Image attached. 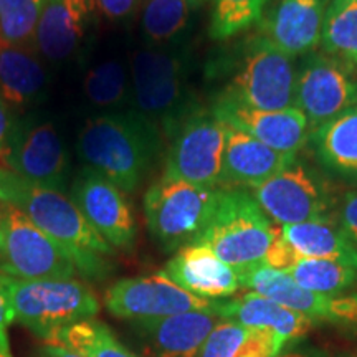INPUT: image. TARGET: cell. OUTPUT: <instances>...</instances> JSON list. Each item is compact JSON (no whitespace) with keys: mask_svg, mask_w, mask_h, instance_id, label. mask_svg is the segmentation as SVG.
Segmentation results:
<instances>
[{"mask_svg":"<svg viewBox=\"0 0 357 357\" xmlns=\"http://www.w3.org/2000/svg\"><path fill=\"white\" fill-rule=\"evenodd\" d=\"M77 153L84 166L132 194L166 154V139L155 124L134 109L109 111L83 124Z\"/></svg>","mask_w":357,"mask_h":357,"instance_id":"obj_1","label":"cell"},{"mask_svg":"<svg viewBox=\"0 0 357 357\" xmlns=\"http://www.w3.org/2000/svg\"><path fill=\"white\" fill-rule=\"evenodd\" d=\"M329 0H273L258 32L294 58L316 50Z\"/></svg>","mask_w":357,"mask_h":357,"instance_id":"obj_19","label":"cell"},{"mask_svg":"<svg viewBox=\"0 0 357 357\" xmlns=\"http://www.w3.org/2000/svg\"><path fill=\"white\" fill-rule=\"evenodd\" d=\"M0 271L19 280H71L77 266L65 250L15 208L0 202Z\"/></svg>","mask_w":357,"mask_h":357,"instance_id":"obj_10","label":"cell"},{"mask_svg":"<svg viewBox=\"0 0 357 357\" xmlns=\"http://www.w3.org/2000/svg\"><path fill=\"white\" fill-rule=\"evenodd\" d=\"M288 275L301 288L323 294H344L357 284V268L331 260L301 258Z\"/></svg>","mask_w":357,"mask_h":357,"instance_id":"obj_32","label":"cell"},{"mask_svg":"<svg viewBox=\"0 0 357 357\" xmlns=\"http://www.w3.org/2000/svg\"><path fill=\"white\" fill-rule=\"evenodd\" d=\"M194 2H197V3H199V6H202V3L205 2V0H194Z\"/></svg>","mask_w":357,"mask_h":357,"instance_id":"obj_42","label":"cell"},{"mask_svg":"<svg viewBox=\"0 0 357 357\" xmlns=\"http://www.w3.org/2000/svg\"><path fill=\"white\" fill-rule=\"evenodd\" d=\"M319 45L326 55L357 68V0H329Z\"/></svg>","mask_w":357,"mask_h":357,"instance_id":"obj_29","label":"cell"},{"mask_svg":"<svg viewBox=\"0 0 357 357\" xmlns=\"http://www.w3.org/2000/svg\"><path fill=\"white\" fill-rule=\"evenodd\" d=\"M337 225L357 250V187L342 195L337 207Z\"/></svg>","mask_w":357,"mask_h":357,"instance_id":"obj_36","label":"cell"},{"mask_svg":"<svg viewBox=\"0 0 357 357\" xmlns=\"http://www.w3.org/2000/svg\"><path fill=\"white\" fill-rule=\"evenodd\" d=\"M47 0H0V40L33 48L35 30Z\"/></svg>","mask_w":357,"mask_h":357,"instance_id":"obj_33","label":"cell"},{"mask_svg":"<svg viewBox=\"0 0 357 357\" xmlns=\"http://www.w3.org/2000/svg\"><path fill=\"white\" fill-rule=\"evenodd\" d=\"M2 273V271H0ZM13 321V312L12 307L8 305V300L3 293L2 287H0V352H10L8 347V336H7V328Z\"/></svg>","mask_w":357,"mask_h":357,"instance_id":"obj_37","label":"cell"},{"mask_svg":"<svg viewBox=\"0 0 357 357\" xmlns=\"http://www.w3.org/2000/svg\"><path fill=\"white\" fill-rule=\"evenodd\" d=\"M211 109L223 124L250 134L281 154H301L310 141V124L296 106L284 109H260L243 102L215 98Z\"/></svg>","mask_w":357,"mask_h":357,"instance_id":"obj_16","label":"cell"},{"mask_svg":"<svg viewBox=\"0 0 357 357\" xmlns=\"http://www.w3.org/2000/svg\"><path fill=\"white\" fill-rule=\"evenodd\" d=\"M278 357H336V356H331L329 352L318 349V347L296 346V347H293V349L281 352Z\"/></svg>","mask_w":357,"mask_h":357,"instance_id":"obj_40","label":"cell"},{"mask_svg":"<svg viewBox=\"0 0 357 357\" xmlns=\"http://www.w3.org/2000/svg\"><path fill=\"white\" fill-rule=\"evenodd\" d=\"M227 126L200 102L169 137L162 176L220 189Z\"/></svg>","mask_w":357,"mask_h":357,"instance_id":"obj_9","label":"cell"},{"mask_svg":"<svg viewBox=\"0 0 357 357\" xmlns=\"http://www.w3.org/2000/svg\"><path fill=\"white\" fill-rule=\"evenodd\" d=\"M141 3L142 0H91L96 19H102L114 25L132 20L134 15L141 10Z\"/></svg>","mask_w":357,"mask_h":357,"instance_id":"obj_34","label":"cell"},{"mask_svg":"<svg viewBox=\"0 0 357 357\" xmlns=\"http://www.w3.org/2000/svg\"><path fill=\"white\" fill-rule=\"evenodd\" d=\"M278 229L248 189L220 187L212 217L197 238L223 263L242 271L263 263Z\"/></svg>","mask_w":357,"mask_h":357,"instance_id":"obj_5","label":"cell"},{"mask_svg":"<svg viewBox=\"0 0 357 357\" xmlns=\"http://www.w3.org/2000/svg\"><path fill=\"white\" fill-rule=\"evenodd\" d=\"M218 189L160 176L144 194V215L154 242L176 253L197 242L217 202Z\"/></svg>","mask_w":357,"mask_h":357,"instance_id":"obj_8","label":"cell"},{"mask_svg":"<svg viewBox=\"0 0 357 357\" xmlns=\"http://www.w3.org/2000/svg\"><path fill=\"white\" fill-rule=\"evenodd\" d=\"M47 91V71L42 58L30 47L0 40V96L12 109L30 108Z\"/></svg>","mask_w":357,"mask_h":357,"instance_id":"obj_24","label":"cell"},{"mask_svg":"<svg viewBox=\"0 0 357 357\" xmlns=\"http://www.w3.org/2000/svg\"><path fill=\"white\" fill-rule=\"evenodd\" d=\"M2 162L25 181L65 192L70 181V154L55 124L42 114L17 116Z\"/></svg>","mask_w":357,"mask_h":357,"instance_id":"obj_11","label":"cell"},{"mask_svg":"<svg viewBox=\"0 0 357 357\" xmlns=\"http://www.w3.org/2000/svg\"><path fill=\"white\" fill-rule=\"evenodd\" d=\"M208 37L229 42L258 26L273 0H211Z\"/></svg>","mask_w":357,"mask_h":357,"instance_id":"obj_31","label":"cell"},{"mask_svg":"<svg viewBox=\"0 0 357 357\" xmlns=\"http://www.w3.org/2000/svg\"><path fill=\"white\" fill-rule=\"evenodd\" d=\"M0 202L24 212L65 250L86 280H105L113 271L114 248L93 229L65 192L25 181L0 167Z\"/></svg>","mask_w":357,"mask_h":357,"instance_id":"obj_2","label":"cell"},{"mask_svg":"<svg viewBox=\"0 0 357 357\" xmlns=\"http://www.w3.org/2000/svg\"><path fill=\"white\" fill-rule=\"evenodd\" d=\"M220 319L213 307L158 319L131 321V326L149 357H197L205 339Z\"/></svg>","mask_w":357,"mask_h":357,"instance_id":"obj_18","label":"cell"},{"mask_svg":"<svg viewBox=\"0 0 357 357\" xmlns=\"http://www.w3.org/2000/svg\"><path fill=\"white\" fill-rule=\"evenodd\" d=\"M301 260V257L298 255L289 245L284 242V238L281 236V231L278 229L276 231L273 242H271L270 248H268L265 258H263V265L273 268V270L284 271L288 273L291 268Z\"/></svg>","mask_w":357,"mask_h":357,"instance_id":"obj_35","label":"cell"},{"mask_svg":"<svg viewBox=\"0 0 357 357\" xmlns=\"http://www.w3.org/2000/svg\"><path fill=\"white\" fill-rule=\"evenodd\" d=\"M0 357H12L10 352H0Z\"/></svg>","mask_w":357,"mask_h":357,"instance_id":"obj_41","label":"cell"},{"mask_svg":"<svg viewBox=\"0 0 357 357\" xmlns=\"http://www.w3.org/2000/svg\"><path fill=\"white\" fill-rule=\"evenodd\" d=\"M0 225H2V211H0Z\"/></svg>","mask_w":357,"mask_h":357,"instance_id":"obj_43","label":"cell"},{"mask_svg":"<svg viewBox=\"0 0 357 357\" xmlns=\"http://www.w3.org/2000/svg\"><path fill=\"white\" fill-rule=\"evenodd\" d=\"M240 287L270 298L310 318L314 324L328 323L357 328V294H323L301 288L284 271L258 263L236 271Z\"/></svg>","mask_w":357,"mask_h":357,"instance_id":"obj_13","label":"cell"},{"mask_svg":"<svg viewBox=\"0 0 357 357\" xmlns=\"http://www.w3.org/2000/svg\"><path fill=\"white\" fill-rule=\"evenodd\" d=\"M0 287L12 307L13 321L47 341L60 329L100 312V301L79 280H19L0 273Z\"/></svg>","mask_w":357,"mask_h":357,"instance_id":"obj_6","label":"cell"},{"mask_svg":"<svg viewBox=\"0 0 357 357\" xmlns=\"http://www.w3.org/2000/svg\"><path fill=\"white\" fill-rule=\"evenodd\" d=\"M70 197L89 225L113 248L129 252L137 238V223L126 192L84 166L73 177Z\"/></svg>","mask_w":357,"mask_h":357,"instance_id":"obj_15","label":"cell"},{"mask_svg":"<svg viewBox=\"0 0 357 357\" xmlns=\"http://www.w3.org/2000/svg\"><path fill=\"white\" fill-rule=\"evenodd\" d=\"M307 146L331 181L357 187V106L311 131Z\"/></svg>","mask_w":357,"mask_h":357,"instance_id":"obj_23","label":"cell"},{"mask_svg":"<svg viewBox=\"0 0 357 357\" xmlns=\"http://www.w3.org/2000/svg\"><path fill=\"white\" fill-rule=\"evenodd\" d=\"M215 312L222 319L248 329L275 333L284 346L300 341L314 326L306 316L253 291L229 301H215Z\"/></svg>","mask_w":357,"mask_h":357,"instance_id":"obj_21","label":"cell"},{"mask_svg":"<svg viewBox=\"0 0 357 357\" xmlns=\"http://www.w3.org/2000/svg\"><path fill=\"white\" fill-rule=\"evenodd\" d=\"M45 342L63 346L83 357H141L121 344L106 324L84 319L60 329Z\"/></svg>","mask_w":357,"mask_h":357,"instance_id":"obj_30","label":"cell"},{"mask_svg":"<svg viewBox=\"0 0 357 357\" xmlns=\"http://www.w3.org/2000/svg\"><path fill=\"white\" fill-rule=\"evenodd\" d=\"M83 91L89 105L105 109V113L129 109L131 108L129 65L119 58L100 61L84 77Z\"/></svg>","mask_w":357,"mask_h":357,"instance_id":"obj_28","label":"cell"},{"mask_svg":"<svg viewBox=\"0 0 357 357\" xmlns=\"http://www.w3.org/2000/svg\"><path fill=\"white\" fill-rule=\"evenodd\" d=\"M192 56L184 47L136 48L129 61L131 109L155 124L169 141L200 101L190 86Z\"/></svg>","mask_w":357,"mask_h":357,"instance_id":"obj_4","label":"cell"},{"mask_svg":"<svg viewBox=\"0 0 357 357\" xmlns=\"http://www.w3.org/2000/svg\"><path fill=\"white\" fill-rule=\"evenodd\" d=\"M106 307L116 318L146 321L189 311H208L215 301L194 296L160 273L118 280L105 296Z\"/></svg>","mask_w":357,"mask_h":357,"instance_id":"obj_14","label":"cell"},{"mask_svg":"<svg viewBox=\"0 0 357 357\" xmlns=\"http://www.w3.org/2000/svg\"><path fill=\"white\" fill-rule=\"evenodd\" d=\"M95 20L91 0H47L35 30L33 50L48 63H65L82 50Z\"/></svg>","mask_w":357,"mask_h":357,"instance_id":"obj_17","label":"cell"},{"mask_svg":"<svg viewBox=\"0 0 357 357\" xmlns=\"http://www.w3.org/2000/svg\"><path fill=\"white\" fill-rule=\"evenodd\" d=\"M280 231L301 258L331 260L357 268V250L339 229L337 220L281 225Z\"/></svg>","mask_w":357,"mask_h":357,"instance_id":"obj_26","label":"cell"},{"mask_svg":"<svg viewBox=\"0 0 357 357\" xmlns=\"http://www.w3.org/2000/svg\"><path fill=\"white\" fill-rule=\"evenodd\" d=\"M17 114H13V109L7 105V101L0 96V158L6 151L8 136H10L13 123H15Z\"/></svg>","mask_w":357,"mask_h":357,"instance_id":"obj_38","label":"cell"},{"mask_svg":"<svg viewBox=\"0 0 357 357\" xmlns=\"http://www.w3.org/2000/svg\"><path fill=\"white\" fill-rule=\"evenodd\" d=\"M248 190L268 218L280 225L337 220L339 200L331 178L301 154Z\"/></svg>","mask_w":357,"mask_h":357,"instance_id":"obj_7","label":"cell"},{"mask_svg":"<svg viewBox=\"0 0 357 357\" xmlns=\"http://www.w3.org/2000/svg\"><path fill=\"white\" fill-rule=\"evenodd\" d=\"M199 7L194 0H142L141 30L146 45L184 47L194 29Z\"/></svg>","mask_w":357,"mask_h":357,"instance_id":"obj_25","label":"cell"},{"mask_svg":"<svg viewBox=\"0 0 357 357\" xmlns=\"http://www.w3.org/2000/svg\"><path fill=\"white\" fill-rule=\"evenodd\" d=\"M162 273L194 296L211 301L234 296L242 288L234 268L200 243L187 245L174 253Z\"/></svg>","mask_w":357,"mask_h":357,"instance_id":"obj_20","label":"cell"},{"mask_svg":"<svg viewBox=\"0 0 357 357\" xmlns=\"http://www.w3.org/2000/svg\"><path fill=\"white\" fill-rule=\"evenodd\" d=\"M296 70V58L257 30L223 47L208 61L207 77L222 84L215 98L260 109H284L294 106Z\"/></svg>","mask_w":357,"mask_h":357,"instance_id":"obj_3","label":"cell"},{"mask_svg":"<svg viewBox=\"0 0 357 357\" xmlns=\"http://www.w3.org/2000/svg\"><path fill=\"white\" fill-rule=\"evenodd\" d=\"M284 347L275 333L248 329L220 319L205 339L197 357H278Z\"/></svg>","mask_w":357,"mask_h":357,"instance_id":"obj_27","label":"cell"},{"mask_svg":"<svg viewBox=\"0 0 357 357\" xmlns=\"http://www.w3.org/2000/svg\"><path fill=\"white\" fill-rule=\"evenodd\" d=\"M33 357H83L77 354V352L66 349L63 346L53 344V342H45L35 351Z\"/></svg>","mask_w":357,"mask_h":357,"instance_id":"obj_39","label":"cell"},{"mask_svg":"<svg viewBox=\"0 0 357 357\" xmlns=\"http://www.w3.org/2000/svg\"><path fill=\"white\" fill-rule=\"evenodd\" d=\"M294 106L306 116L311 131L357 106V68L311 52L300 58L296 70Z\"/></svg>","mask_w":357,"mask_h":357,"instance_id":"obj_12","label":"cell"},{"mask_svg":"<svg viewBox=\"0 0 357 357\" xmlns=\"http://www.w3.org/2000/svg\"><path fill=\"white\" fill-rule=\"evenodd\" d=\"M293 158L271 149L240 129L227 126L220 187L252 189L280 172Z\"/></svg>","mask_w":357,"mask_h":357,"instance_id":"obj_22","label":"cell"}]
</instances>
